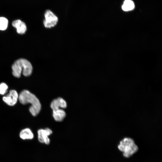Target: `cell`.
I'll return each instance as SVG.
<instances>
[{
  "label": "cell",
  "instance_id": "6da1fadb",
  "mask_svg": "<svg viewBox=\"0 0 162 162\" xmlns=\"http://www.w3.org/2000/svg\"><path fill=\"white\" fill-rule=\"evenodd\" d=\"M18 99L20 103L23 104H31L29 110L32 116H36L39 113L41 105L39 100L35 95L29 91L25 90L20 92Z\"/></svg>",
  "mask_w": 162,
  "mask_h": 162
},
{
  "label": "cell",
  "instance_id": "7a4b0ae2",
  "mask_svg": "<svg viewBox=\"0 0 162 162\" xmlns=\"http://www.w3.org/2000/svg\"><path fill=\"white\" fill-rule=\"evenodd\" d=\"M12 74L15 77L19 78L22 71L24 76H28L32 74V67L27 60L20 58L16 60L12 65Z\"/></svg>",
  "mask_w": 162,
  "mask_h": 162
},
{
  "label": "cell",
  "instance_id": "3957f363",
  "mask_svg": "<svg viewBox=\"0 0 162 162\" xmlns=\"http://www.w3.org/2000/svg\"><path fill=\"white\" fill-rule=\"evenodd\" d=\"M118 147L119 150L123 152V156L126 158L130 157L138 149L133 140L128 137L124 138L122 140Z\"/></svg>",
  "mask_w": 162,
  "mask_h": 162
},
{
  "label": "cell",
  "instance_id": "277c9868",
  "mask_svg": "<svg viewBox=\"0 0 162 162\" xmlns=\"http://www.w3.org/2000/svg\"><path fill=\"white\" fill-rule=\"evenodd\" d=\"M45 19L43 21L44 27L50 28L55 26L58 22V19L56 15L51 10L48 9L44 13Z\"/></svg>",
  "mask_w": 162,
  "mask_h": 162
},
{
  "label": "cell",
  "instance_id": "5b68a950",
  "mask_svg": "<svg viewBox=\"0 0 162 162\" xmlns=\"http://www.w3.org/2000/svg\"><path fill=\"white\" fill-rule=\"evenodd\" d=\"M38 140L40 142L45 143L46 145L50 143V140L48 136L52 133L51 130L49 128L40 129L38 130Z\"/></svg>",
  "mask_w": 162,
  "mask_h": 162
},
{
  "label": "cell",
  "instance_id": "8992f818",
  "mask_svg": "<svg viewBox=\"0 0 162 162\" xmlns=\"http://www.w3.org/2000/svg\"><path fill=\"white\" fill-rule=\"evenodd\" d=\"M19 95L17 92L10 90L9 93L3 97L4 101L9 106H13L16 104Z\"/></svg>",
  "mask_w": 162,
  "mask_h": 162
},
{
  "label": "cell",
  "instance_id": "52a82bcc",
  "mask_svg": "<svg viewBox=\"0 0 162 162\" xmlns=\"http://www.w3.org/2000/svg\"><path fill=\"white\" fill-rule=\"evenodd\" d=\"M67 106L66 102L61 98H58L54 100L50 105V107L53 110L60 109V108H65Z\"/></svg>",
  "mask_w": 162,
  "mask_h": 162
},
{
  "label": "cell",
  "instance_id": "ba28073f",
  "mask_svg": "<svg viewBox=\"0 0 162 162\" xmlns=\"http://www.w3.org/2000/svg\"><path fill=\"white\" fill-rule=\"evenodd\" d=\"M12 25L16 28L17 32L22 34L25 33L26 30V27L25 23L19 20L14 21L12 22Z\"/></svg>",
  "mask_w": 162,
  "mask_h": 162
},
{
  "label": "cell",
  "instance_id": "9c48e42d",
  "mask_svg": "<svg viewBox=\"0 0 162 162\" xmlns=\"http://www.w3.org/2000/svg\"><path fill=\"white\" fill-rule=\"evenodd\" d=\"M53 116L55 120L58 122L62 121L66 116V113L62 109H59L53 110Z\"/></svg>",
  "mask_w": 162,
  "mask_h": 162
},
{
  "label": "cell",
  "instance_id": "30bf717a",
  "mask_svg": "<svg viewBox=\"0 0 162 162\" xmlns=\"http://www.w3.org/2000/svg\"><path fill=\"white\" fill-rule=\"evenodd\" d=\"M20 136V138L23 140L32 139L34 137V135L30 129L26 128L21 131Z\"/></svg>",
  "mask_w": 162,
  "mask_h": 162
},
{
  "label": "cell",
  "instance_id": "8fae6325",
  "mask_svg": "<svg viewBox=\"0 0 162 162\" xmlns=\"http://www.w3.org/2000/svg\"><path fill=\"white\" fill-rule=\"evenodd\" d=\"M134 7V3L131 0H125L122 7V10L125 11L132 10Z\"/></svg>",
  "mask_w": 162,
  "mask_h": 162
},
{
  "label": "cell",
  "instance_id": "7c38bea8",
  "mask_svg": "<svg viewBox=\"0 0 162 162\" xmlns=\"http://www.w3.org/2000/svg\"><path fill=\"white\" fill-rule=\"evenodd\" d=\"M8 20L4 17H0V30H4L6 29L8 26Z\"/></svg>",
  "mask_w": 162,
  "mask_h": 162
},
{
  "label": "cell",
  "instance_id": "4fadbf2b",
  "mask_svg": "<svg viewBox=\"0 0 162 162\" xmlns=\"http://www.w3.org/2000/svg\"><path fill=\"white\" fill-rule=\"evenodd\" d=\"M8 88V86L4 83L0 84V94H4L6 92Z\"/></svg>",
  "mask_w": 162,
  "mask_h": 162
}]
</instances>
